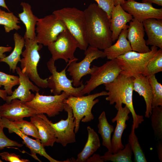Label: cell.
<instances>
[{
  "mask_svg": "<svg viewBox=\"0 0 162 162\" xmlns=\"http://www.w3.org/2000/svg\"><path fill=\"white\" fill-rule=\"evenodd\" d=\"M85 19L86 38L89 46L104 50L113 41L110 19L97 4L91 3L83 11Z\"/></svg>",
  "mask_w": 162,
  "mask_h": 162,
  "instance_id": "1",
  "label": "cell"
},
{
  "mask_svg": "<svg viewBox=\"0 0 162 162\" xmlns=\"http://www.w3.org/2000/svg\"><path fill=\"white\" fill-rule=\"evenodd\" d=\"M134 77L121 72L112 82L104 84L108 95L105 98L111 105L115 103V107L118 110L122 104L125 105L131 113L133 124L135 129L144 121L143 116L137 115L134 110L133 102V82Z\"/></svg>",
  "mask_w": 162,
  "mask_h": 162,
  "instance_id": "2",
  "label": "cell"
},
{
  "mask_svg": "<svg viewBox=\"0 0 162 162\" xmlns=\"http://www.w3.org/2000/svg\"><path fill=\"white\" fill-rule=\"evenodd\" d=\"M52 14L64 25L79 44L85 51L88 46L86 38L85 19L83 11L75 8L66 7L55 10Z\"/></svg>",
  "mask_w": 162,
  "mask_h": 162,
  "instance_id": "3",
  "label": "cell"
},
{
  "mask_svg": "<svg viewBox=\"0 0 162 162\" xmlns=\"http://www.w3.org/2000/svg\"><path fill=\"white\" fill-rule=\"evenodd\" d=\"M24 37L25 49L22 53V58L20 62L21 71L38 87L46 88L48 87L47 78H41L37 70L40 58L38 51L42 48V45L38 43L36 37L34 39Z\"/></svg>",
  "mask_w": 162,
  "mask_h": 162,
  "instance_id": "4",
  "label": "cell"
},
{
  "mask_svg": "<svg viewBox=\"0 0 162 162\" xmlns=\"http://www.w3.org/2000/svg\"><path fill=\"white\" fill-rule=\"evenodd\" d=\"M108 92L102 91L92 94L81 97L69 95L64 100V103L68 104L71 107L73 116L75 118L76 124L74 128L75 133L79 129L80 121L84 123L89 122L94 119V117L92 110L94 105L98 103V97L107 96Z\"/></svg>",
  "mask_w": 162,
  "mask_h": 162,
  "instance_id": "5",
  "label": "cell"
},
{
  "mask_svg": "<svg viewBox=\"0 0 162 162\" xmlns=\"http://www.w3.org/2000/svg\"><path fill=\"white\" fill-rule=\"evenodd\" d=\"M158 48L152 46L151 50L147 52L132 50L118 56L116 59L121 67V72L134 77L140 74L143 75L148 62L156 53Z\"/></svg>",
  "mask_w": 162,
  "mask_h": 162,
  "instance_id": "6",
  "label": "cell"
},
{
  "mask_svg": "<svg viewBox=\"0 0 162 162\" xmlns=\"http://www.w3.org/2000/svg\"><path fill=\"white\" fill-rule=\"evenodd\" d=\"M55 62L51 58L46 64L47 67L51 74L47 80L48 87L50 89L51 93L56 95L61 94L62 92H64L69 95L75 97L83 96L82 91L85 85L82 83L78 87H74L72 85L73 80H69L66 76V70L69 63L64 68L58 72L57 70Z\"/></svg>",
  "mask_w": 162,
  "mask_h": 162,
  "instance_id": "7",
  "label": "cell"
},
{
  "mask_svg": "<svg viewBox=\"0 0 162 162\" xmlns=\"http://www.w3.org/2000/svg\"><path fill=\"white\" fill-rule=\"evenodd\" d=\"M85 56L81 61L76 62L77 60L69 61L67 71L72 77L73 85L76 87L82 84V78L88 74H91L95 69L96 66L90 68L91 63L94 60L99 58H104L106 55L104 51L89 46L85 51Z\"/></svg>",
  "mask_w": 162,
  "mask_h": 162,
  "instance_id": "8",
  "label": "cell"
},
{
  "mask_svg": "<svg viewBox=\"0 0 162 162\" xmlns=\"http://www.w3.org/2000/svg\"><path fill=\"white\" fill-rule=\"evenodd\" d=\"M69 96L64 92L58 95L49 96L35 92L33 99L25 103L35 111L36 115L45 114L49 117H53L64 110V100Z\"/></svg>",
  "mask_w": 162,
  "mask_h": 162,
  "instance_id": "9",
  "label": "cell"
},
{
  "mask_svg": "<svg viewBox=\"0 0 162 162\" xmlns=\"http://www.w3.org/2000/svg\"><path fill=\"white\" fill-rule=\"evenodd\" d=\"M116 58L110 60L100 67L96 66L90 79L82 91L83 95L90 92L99 86L113 82L122 72Z\"/></svg>",
  "mask_w": 162,
  "mask_h": 162,
  "instance_id": "10",
  "label": "cell"
},
{
  "mask_svg": "<svg viewBox=\"0 0 162 162\" xmlns=\"http://www.w3.org/2000/svg\"><path fill=\"white\" fill-rule=\"evenodd\" d=\"M79 46L77 40L67 29L59 34L56 40L47 46L53 61L62 59L66 63L78 60L74 56V53Z\"/></svg>",
  "mask_w": 162,
  "mask_h": 162,
  "instance_id": "11",
  "label": "cell"
},
{
  "mask_svg": "<svg viewBox=\"0 0 162 162\" xmlns=\"http://www.w3.org/2000/svg\"><path fill=\"white\" fill-rule=\"evenodd\" d=\"M64 110L67 113V118L65 120L62 119L59 122L55 123L50 121L44 114L36 115L42 118L51 126L56 138V142L65 147L68 144L76 142L74 132L76 122L70 106L68 104H65Z\"/></svg>",
  "mask_w": 162,
  "mask_h": 162,
  "instance_id": "12",
  "label": "cell"
},
{
  "mask_svg": "<svg viewBox=\"0 0 162 162\" xmlns=\"http://www.w3.org/2000/svg\"><path fill=\"white\" fill-rule=\"evenodd\" d=\"M66 29L64 23L53 14L39 18L36 27L38 43L47 46L56 40L59 34Z\"/></svg>",
  "mask_w": 162,
  "mask_h": 162,
  "instance_id": "13",
  "label": "cell"
},
{
  "mask_svg": "<svg viewBox=\"0 0 162 162\" xmlns=\"http://www.w3.org/2000/svg\"><path fill=\"white\" fill-rule=\"evenodd\" d=\"M121 5L125 11L140 22L149 18L162 19V8H155L152 3L125 0Z\"/></svg>",
  "mask_w": 162,
  "mask_h": 162,
  "instance_id": "14",
  "label": "cell"
},
{
  "mask_svg": "<svg viewBox=\"0 0 162 162\" xmlns=\"http://www.w3.org/2000/svg\"><path fill=\"white\" fill-rule=\"evenodd\" d=\"M0 121L4 128H7L10 133H14L20 136L23 140V144L25 145L30 150V155L34 159L40 162L41 160L37 157L36 154L43 156L50 162H64L56 160L50 157L46 152L45 149L41 142L40 139L33 140L27 135L22 133L19 130L11 124L10 121L7 118L2 117Z\"/></svg>",
  "mask_w": 162,
  "mask_h": 162,
  "instance_id": "15",
  "label": "cell"
},
{
  "mask_svg": "<svg viewBox=\"0 0 162 162\" xmlns=\"http://www.w3.org/2000/svg\"><path fill=\"white\" fill-rule=\"evenodd\" d=\"M36 115L35 111L19 99H13L0 106L1 118H7L11 122L23 120L25 117Z\"/></svg>",
  "mask_w": 162,
  "mask_h": 162,
  "instance_id": "16",
  "label": "cell"
},
{
  "mask_svg": "<svg viewBox=\"0 0 162 162\" xmlns=\"http://www.w3.org/2000/svg\"><path fill=\"white\" fill-rule=\"evenodd\" d=\"M16 71L18 75L20 82L18 88L13 91L10 95L7 96L5 101L9 103L14 99H17L26 103L31 101L35 96L31 93L30 90L33 92H39L40 89L33 84L29 77L22 73L21 68L17 67Z\"/></svg>",
  "mask_w": 162,
  "mask_h": 162,
  "instance_id": "17",
  "label": "cell"
},
{
  "mask_svg": "<svg viewBox=\"0 0 162 162\" xmlns=\"http://www.w3.org/2000/svg\"><path fill=\"white\" fill-rule=\"evenodd\" d=\"M145 34L142 22L133 18L128 25L127 35L132 51L146 53L151 50L144 39Z\"/></svg>",
  "mask_w": 162,
  "mask_h": 162,
  "instance_id": "18",
  "label": "cell"
},
{
  "mask_svg": "<svg viewBox=\"0 0 162 162\" xmlns=\"http://www.w3.org/2000/svg\"><path fill=\"white\" fill-rule=\"evenodd\" d=\"M116 116L112 119V122H116V126L111 139V150L112 153H115L120 150L124 148V146L122 141V136L127 125L126 121L129 119V114L130 111L128 108L125 106H121L118 109Z\"/></svg>",
  "mask_w": 162,
  "mask_h": 162,
  "instance_id": "19",
  "label": "cell"
},
{
  "mask_svg": "<svg viewBox=\"0 0 162 162\" xmlns=\"http://www.w3.org/2000/svg\"><path fill=\"white\" fill-rule=\"evenodd\" d=\"M133 19L132 16L125 11L121 5L118 4L114 6L110 19V29L113 42L118 39L122 30L128 28V25L127 24Z\"/></svg>",
  "mask_w": 162,
  "mask_h": 162,
  "instance_id": "20",
  "label": "cell"
},
{
  "mask_svg": "<svg viewBox=\"0 0 162 162\" xmlns=\"http://www.w3.org/2000/svg\"><path fill=\"white\" fill-rule=\"evenodd\" d=\"M133 90L137 92L144 98L146 104L145 116L149 118L152 113L153 98L152 88L148 78L140 74L134 77Z\"/></svg>",
  "mask_w": 162,
  "mask_h": 162,
  "instance_id": "21",
  "label": "cell"
},
{
  "mask_svg": "<svg viewBox=\"0 0 162 162\" xmlns=\"http://www.w3.org/2000/svg\"><path fill=\"white\" fill-rule=\"evenodd\" d=\"M148 36L147 45L155 46L162 49V20L149 18L142 22Z\"/></svg>",
  "mask_w": 162,
  "mask_h": 162,
  "instance_id": "22",
  "label": "cell"
},
{
  "mask_svg": "<svg viewBox=\"0 0 162 162\" xmlns=\"http://www.w3.org/2000/svg\"><path fill=\"white\" fill-rule=\"evenodd\" d=\"M128 28L122 30L116 43L104 50L106 57L108 59H116L118 56L132 50L127 38Z\"/></svg>",
  "mask_w": 162,
  "mask_h": 162,
  "instance_id": "23",
  "label": "cell"
},
{
  "mask_svg": "<svg viewBox=\"0 0 162 162\" xmlns=\"http://www.w3.org/2000/svg\"><path fill=\"white\" fill-rule=\"evenodd\" d=\"M30 120L37 127L40 137L41 142L43 146L52 147L56 142V138L51 126L37 115L30 117Z\"/></svg>",
  "mask_w": 162,
  "mask_h": 162,
  "instance_id": "24",
  "label": "cell"
},
{
  "mask_svg": "<svg viewBox=\"0 0 162 162\" xmlns=\"http://www.w3.org/2000/svg\"><path fill=\"white\" fill-rule=\"evenodd\" d=\"M20 5L22 7L23 11L19 13L18 16L26 28L24 37L34 39L36 37V26L39 18L34 14L29 4L22 2Z\"/></svg>",
  "mask_w": 162,
  "mask_h": 162,
  "instance_id": "25",
  "label": "cell"
},
{
  "mask_svg": "<svg viewBox=\"0 0 162 162\" xmlns=\"http://www.w3.org/2000/svg\"><path fill=\"white\" fill-rule=\"evenodd\" d=\"M88 137L87 142L82 151L77 155L76 160L73 162H85L100 147L99 137L94 130L90 126L87 127Z\"/></svg>",
  "mask_w": 162,
  "mask_h": 162,
  "instance_id": "26",
  "label": "cell"
},
{
  "mask_svg": "<svg viewBox=\"0 0 162 162\" xmlns=\"http://www.w3.org/2000/svg\"><path fill=\"white\" fill-rule=\"evenodd\" d=\"M14 42V49L7 56L0 59V62H4L9 66L10 71L14 73L18 63L21 60L20 55L22 52V49L25 46V39L18 33L16 32L13 35Z\"/></svg>",
  "mask_w": 162,
  "mask_h": 162,
  "instance_id": "27",
  "label": "cell"
},
{
  "mask_svg": "<svg viewBox=\"0 0 162 162\" xmlns=\"http://www.w3.org/2000/svg\"><path fill=\"white\" fill-rule=\"evenodd\" d=\"M98 119V133L100 134L102 138V145L107 148L108 152L112 153L111 135L114 131V127L108 122L105 111L102 112Z\"/></svg>",
  "mask_w": 162,
  "mask_h": 162,
  "instance_id": "28",
  "label": "cell"
},
{
  "mask_svg": "<svg viewBox=\"0 0 162 162\" xmlns=\"http://www.w3.org/2000/svg\"><path fill=\"white\" fill-rule=\"evenodd\" d=\"M132 154L130 145L128 143L123 149L119 150L116 153H112L108 151L100 157L104 161L132 162Z\"/></svg>",
  "mask_w": 162,
  "mask_h": 162,
  "instance_id": "29",
  "label": "cell"
},
{
  "mask_svg": "<svg viewBox=\"0 0 162 162\" xmlns=\"http://www.w3.org/2000/svg\"><path fill=\"white\" fill-rule=\"evenodd\" d=\"M19 18L13 12H7L0 8V25L4 26L6 32L9 33L14 30H18L21 27Z\"/></svg>",
  "mask_w": 162,
  "mask_h": 162,
  "instance_id": "30",
  "label": "cell"
},
{
  "mask_svg": "<svg viewBox=\"0 0 162 162\" xmlns=\"http://www.w3.org/2000/svg\"><path fill=\"white\" fill-rule=\"evenodd\" d=\"M135 127L132 124L129 136L128 143L134 153L135 162H147L145 154L141 148L135 132Z\"/></svg>",
  "mask_w": 162,
  "mask_h": 162,
  "instance_id": "31",
  "label": "cell"
},
{
  "mask_svg": "<svg viewBox=\"0 0 162 162\" xmlns=\"http://www.w3.org/2000/svg\"><path fill=\"white\" fill-rule=\"evenodd\" d=\"M162 71V49H160L149 60L147 64L143 76L149 78Z\"/></svg>",
  "mask_w": 162,
  "mask_h": 162,
  "instance_id": "32",
  "label": "cell"
},
{
  "mask_svg": "<svg viewBox=\"0 0 162 162\" xmlns=\"http://www.w3.org/2000/svg\"><path fill=\"white\" fill-rule=\"evenodd\" d=\"M151 125L155 136L158 140L162 139V106L152 108L150 116Z\"/></svg>",
  "mask_w": 162,
  "mask_h": 162,
  "instance_id": "33",
  "label": "cell"
},
{
  "mask_svg": "<svg viewBox=\"0 0 162 162\" xmlns=\"http://www.w3.org/2000/svg\"><path fill=\"white\" fill-rule=\"evenodd\" d=\"M10 122L12 124L24 134L27 136H31L36 139L40 140L37 127L31 122H29L23 119Z\"/></svg>",
  "mask_w": 162,
  "mask_h": 162,
  "instance_id": "34",
  "label": "cell"
},
{
  "mask_svg": "<svg viewBox=\"0 0 162 162\" xmlns=\"http://www.w3.org/2000/svg\"><path fill=\"white\" fill-rule=\"evenodd\" d=\"M152 92V108L158 106H162V85L159 82L155 75L148 78Z\"/></svg>",
  "mask_w": 162,
  "mask_h": 162,
  "instance_id": "35",
  "label": "cell"
},
{
  "mask_svg": "<svg viewBox=\"0 0 162 162\" xmlns=\"http://www.w3.org/2000/svg\"><path fill=\"white\" fill-rule=\"evenodd\" d=\"M20 82L19 76L9 75L0 71V87L4 86V88L8 95L12 94V88L19 85Z\"/></svg>",
  "mask_w": 162,
  "mask_h": 162,
  "instance_id": "36",
  "label": "cell"
},
{
  "mask_svg": "<svg viewBox=\"0 0 162 162\" xmlns=\"http://www.w3.org/2000/svg\"><path fill=\"white\" fill-rule=\"evenodd\" d=\"M4 128L0 121V150L3 149L6 147L15 146L21 147L23 146V144L8 138L4 132Z\"/></svg>",
  "mask_w": 162,
  "mask_h": 162,
  "instance_id": "37",
  "label": "cell"
},
{
  "mask_svg": "<svg viewBox=\"0 0 162 162\" xmlns=\"http://www.w3.org/2000/svg\"><path fill=\"white\" fill-rule=\"evenodd\" d=\"M98 6L107 14L110 19L111 12L115 6L113 0H94Z\"/></svg>",
  "mask_w": 162,
  "mask_h": 162,
  "instance_id": "38",
  "label": "cell"
},
{
  "mask_svg": "<svg viewBox=\"0 0 162 162\" xmlns=\"http://www.w3.org/2000/svg\"><path fill=\"white\" fill-rule=\"evenodd\" d=\"M2 159L10 162H29V160L21 158L20 156L14 153L4 152L0 153Z\"/></svg>",
  "mask_w": 162,
  "mask_h": 162,
  "instance_id": "39",
  "label": "cell"
},
{
  "mask_svg": "<svg viewBox=\"0 0 162 162\" xmlns=\"http://www.w3.org/2000/svg\"><path fill=\"white\" fill-rule=\"evenodd\" d=\"M87 162H103V160L101 158L100 156L96 154H94L93 156L89 157L86 160Z\"/></svg>",
  "mask_w": 162,
  "mask_h": 162,
  "instance_id": "40",
  "label": "cell"
},
{
  "mask_svg": "<svg viewBox=\"0 0 162 162\" xmlns=\"http://www.w3.org/2000/svg\"><path fill=\"white\" fill-rule=\"evenodd\" d=\"M12 49V48L11 46H0V59L5 57L6 55L4 53L10 52Z\"/></svg>",
  "mask_w": 162,
  "mask_h": 162,
  "instance_id": "41",
  "label": "cell"
},
{
  "mask_svg": "<svg viewBox=\"0 0 162 162\" xmlns=\"http://www.w3.org/2000/svg\"><path fill=\"white\" fill-rule=\"evenodd\" d=\"M158 157L159 160L162 162V140H159L157 146Z\"/></svg>",
  "mask_w": 162,
  "mask_h": 162,
  "instance_id": "42",
  "label": "cell"
},
{
  "mask_svg": "<svg viewBox=\"0 0 162 162\" xmlns=\"http://www.w3.org/2000/svg\"><path fill=\"white\" fill-rule=\"evenodd\" d=\"M143 2H148L154 3L159 6H162V0H142Z\"/></svg>",
  "mask_w": 162,
  "mask_h": 162,
  "instance_id": "43",
  "label": "cell"
},
{
  "mask_svg": "<svg viewBox=\"0 0 162 162\" xmlns=\"http://www.w3.org/2000/svg\"><path fill=\"white\" fill-rule=\"evenodd\" d=\"M8 94L7 92L5 90H2L0 89V97L4 101H5L6 98ZM0 116V119L1 118Z\"/></svg>",
  "mask_w": 162,
  "mask_h": 162,
  "instance_id": "44",
  "label": "cell"
},
{
  "mask_svg": "<svg viewBox=\"0 0 162 162\" xmlns=\"http://www.w3.org/2000/svg\"><path fill=\"white\" fill-rule=\"evenodd\" d=\"M0 7H2L7 9L8 11H10V10L6 5L4 0H0Z\"/></svg>",
  "mask_w": 162,
  "mask_h": 162,
  "instance_id": "45",
  "label": "cell"
},
{
  "mask_svg": "<svg viewBox=\"0 0 162 162\" xmlns=\"http://www.w3.org/2000/svg\"><path fill=\"white\" fill-rule=\"evenodd\" d=\"M125 0H113L114 6H116L118 4L121 5L125 1Z\"/></svg>",
  "mask_w": 162,
  "mask_h": 162,
  "instance_id": "46",
  "label": "cell"
},
{
  "mask_svg": "<svg viewBox=\"0 0 162 162\" xmlns=\"http://www.w3.org/2000/svg\"><path fill=\"white\" fill-rule=\"evenodd\" d=\"M0 157H1V156L0 155ZM3 162V161H2L0 159V162Z\"/></svg>",
  "mask_w": 162,
  "mask_h": 162,
  "instance_id": "47",
  "label": "cell"
}]
</instances>
